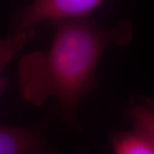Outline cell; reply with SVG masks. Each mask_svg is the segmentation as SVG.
I'll list each match as a JSON object with an SVG mask.
<instances>
[{
	"label": "cell",
	"instance_id": "obj_1",
	"mask_svg": "<svg viewBox=\"0 0 154 154\" xmlns=\"http://www.w3.org/2000/svg\"><path fill=\"white\" fill-rule=\"evenodd\" d=\"M51 24L55 33L49 50L30 52L19 61L20 93L26 102L38 107L56 99L63 122L81 133L79 105L99 88L95 72L102 53L110 45L123 46L132 41V22L123 19L105 28L88 17Z\"/></svg>",
	"mask_w": 154,
	"mask_h": 154
},
{
	"label": "cell",
	"instance_id": "obj_2",
	"mask_svg": "<svg viewBox=\"0 0 154 154\" xmlns=\"http://www.w3.org/2000/svg\"><path fill=\"white\" fill-rule=\"evenodd\" d=\"M105 0H33L13 19L11 34L31 32L45 21L88 17Z\"/></svg>",
	"mask_w": 154,
	"mask_h": 154
},
{
	"label": "cell",
	"instance_id": "obj_3",
	"mask_svg": "<svg viewBox=\"0 0 154 154\" xmlns=\"http://www.w3.org/2000/svg\"><path fill=\"white\" fill-rule=\"evenodd\" d=\"M52 115L46 116L38 124L0 126V154H92L82 148L64 152L53 147L46 137V129Z\"/></svg>",
	"mask_w": 154,
	"mask_h": 154
},
{
	"label": "cell",
	"instance_id": "obj_4",
	"mask_svg": "<svg viewBox=\"0 0 154 154\" xmlns=\"http://www.w3.org/2000/svg\"><path fill=\"white\" fill-rule=\"evenodd\" d=\"M110 141L114 154H154L153 140L135 128L112 132Z\"/></svg>",
	"mask_w": 154,
	"mask_h": 154
},
{
	"label": "cell",
	"instance_id": "obj_5",
	"mask_svg": "<svg viewBox=\"0 0 154 154\" xmlns=\"http://www.w3.org/2000/svg\"><path fill=\"white\" fill-rule=\"evenodd\" d=\"M127 117L134 128L148 135L154 141V104L148 99L133 97L127 106Z\"/></svg>",
	"mask_w": 154,
	"mask_h": 154
},
{
	"label": "cell",
	"instance_id": "obj_6",
	"mask_svg": "<svg viewBox=\"0 0 154 154\" xmlns=\"http://www.w3.org/2000/svg\"><path fill=\"white\" fill-rule=\"evenodd\" d=\"M31 32L11 34L8 38L1 41L0 44V69L1 71L6 64L17 55L26 43Z\"/></svg>",
	"mask_w": 154,
	"mask_h": 154
}]
</instances>
